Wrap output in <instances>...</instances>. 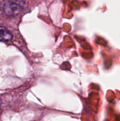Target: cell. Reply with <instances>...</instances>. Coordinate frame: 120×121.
<instances>
[{"instance_id":"obj_1","label":"cell","mask_w":120,"mask_h":121,"mask_svg":"<svg viewBox=\"0 0 120 121\" xmlns=\"http://www.w3.org/2000/svg\"><path fill=\"white\" fill-rule=\"evenodd\" d=\"M3 10L7 15H15L18 14L22 10V8L16 4L12 2H8L4 5Z\"/></svg>"},{"instance_id":"obj_2","label":"cell","mask_w":120,"mask_h":121,"mask_svg":"<svg viewBox=\"0 0 120 121\" xmlns=\"http://www.w3.org/2000/svg\"><path fill=\"white\" fill-rule=\"evenodd\" d=\"M12 39L11 33L5 27L0 26V41H8Z\"/></svg>"},{"instance_id":"obj_3","label":"cell","mask_w":120,"mask_h":121,"mask_svg":"<svg viewBox=\"0 0 120 121\" xmlns=\"http://www.w3.org/2000/svg\"><path fill=\"white\" fill-rule=\"evenodd\" d=\"M0 106H1V100H0Z\"/></svg>"}]
</instances>
